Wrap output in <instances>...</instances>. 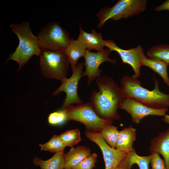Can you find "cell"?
Segmentation results:
<instances>
[{"label":"cell","mask_w":169,"mask_h":169,"mask_svg":"<svg viewBox=\"0 0 169 169\" xmlns=\"http://www.w3.org/2000/svg\"><path fill=\"white\" fill-rule=\"evenodd\" d=\"M98 90H93L90 99L92 105L101 118L108 120H119L117 110L124 98L120 87L111 77L104 76L95 79Z\"/></svg>","instance_id":"cell-1"},{"label":"cell","mask_w":169,"mask_h":169,"mask_svg":"<svg viewBox=\"0 0 169 169\" xmlns=\"http://www.w3.org/2000/svg\"><path fill=\"white\" fill-rule=\"evenodd\" d=\"M155 86L152 90L143 87L137 79L128 75L123 76L120 81L121 93L124 98H133L149 107L156 109H168L169 94L160 91L158 80L154 77Z\"/></svg>","instance_id":"cell-2"},{"label":"cell","mask_w":169,"mask_h":169,"mask_svg":"<svg viewBox=\"0 0 169 169\" xmlns=\"http://www.w3.org/2000/svg\"><path fill=\"white\" fill-rule=\"evenodd\" d=\"M9 27L17 36L19 44L6 62L10 60L17 62L19 65L18 71L33 56L39 57L42 50L39 46L37 37L33 34L28 22L23 21L20 24L12 23Z\"/></svg>","instance_id":"cell-3"},{"label":"cell","mask_w":169,"mask_h":169,"mask_svg":"<svg viewBox=\"0 0 169 169\" xmlns=\"http://www.w3.org/2000/svg\"><path fill=\"white\" fill-rule=\"evenodd\" d=\"M39 57V67L44 77L61 82L67 78L70 64L64 51H42Z\"/></svg>","instance_id":"cell-4"},{"label":"cell","mask_w":169,"mask_h":169,"mask_svg":"<svg viewBox=\"0 0 169 169\" xmlns=\"http://www.w3.org/2000/svg\"><path fill=\"white\" fill-rule=\"evenodd\" d=\"M67 120L79 122L85 126L86 131L100 132L105 126L112 124L113 120L100 117L94 109L90 102L77 105H71L64 109Z\"/></svg>","instance_id":"cell-5"},{"label":"cell","mask_w":169,"mask_h":169,"mask_svg":"<svg viewBox=\"0 0 169 169\" xmlns=\"http://www.w3.org/2000/svg\"><path fill=\"white\" fill-rule=\"evenodd\" d=\"M146 5L145 0H120L112 7H105L96 14L100 20L97 27L102 28L110 19L117 21L137 15L145 10Z\"/></svg>","instance_id":"cell-6"},{"label":"cell","mask_w":169,"mask_h":169,"mask_svg":"<svg viewBox=\"0 0 169 169\" xmlns=\"http://www.w3.org/2000/svg\"><path fill=\"white\" fill-rule=\"evenodd\" d=\"M37 37L42 51H64L71 39L68 32L55 21L46 25Z\"/></svg>","instance_id":"cell-7"},{"label":"cell","mask_w":169,"mask_h":169,"mask_svg":"<svg viewBox=\"0 0 169 169\" xmlns=\"http://www.w3.org/2000/svg\"><path fill=\"white\" fill-rule=\"evenodd\" d=\"M84 66L83 62L77 64L75 69L72 70L71 76L62 81L59 87L54 92L53 95H58L62 92H64L66 94L61 109H64L74 104L78 105L83 103V101L78 96L77 89L79 81L84 76L83 69Z\"/></svg>","instance_id":"cell-8"},{"label":"cell","mask_w":169,"mask_h":169,"mask_svg":"<svg viewBox=\"0 0 169 169\" xmlns=\"http://www.w3.org/2000/svg\"><path fill=\"white\" fill-rule=\"evenodd\" d=\"M105 46L111 52H117L120 56L122 62L130 65L134 71L132 77L135 79L140 75V69L143 66V61L146 57L143 48L140 45L130 49L126 50L117 46L112 40H105Z\"/></svg>","instance_id":"cell-9"},{"label":"cell","mask_w":169,"mask_h":169,"mask_svg":"<svg viewBox=\"0 0 169 169\" xmlns=\"http://www.w3.org/2000/svg\"><path fill=\"white\" fill-rule=\"evenodd\" d=\"M111 52L108 48L94 53L86 50L84 57L85 70L83 72V75L87 77L88 85L94 80L100 77L102 70L99 67L103 63L108 62L115 64L118 62L115 59L109 57Z\"/></svg>","instance_id":"cell-10"},{"label":"cell","mask_w":169,"mask_h":169,"mask_svg":"<svg viewBox=\"0 0 169 169\" xmlns=\"http://www.w3.org/2000/svg\"><path fill=\"white\" fill-rule=\"evenodd\" d=\"M85 136L100 149L105 162V169H114L127 156L128 152L117 150L109 146L105 141L100 132L86 131Z\"/></svg>","instance_id":"cell-11"},{"label":"cell","mask_w":169,"mask_h":169,"mask_svg":"<svg viewBox=\"0 0 169 169\" xmlns=\"http://www.w3.org/2000/svg\"><path fill=\"white\" fill-rule=\"evenodd\" d=\"M120 108L129 114L132 122L136 125L149 115L163 117L168 111V109H156L149 107L131 98H124Z\"/></svg>","instance_id":"cell-12"},{"label":"cell","mask_w":169,"mask_h":169,"mask_svg":"<svg viewBox=\"0 0 169 169\" xmlns=\"http://www.w3.org/2000/svg\"><path fill=\"white\" fill-rule=\"evenodd\" d=\"M149 151L151 154L161 155L166 168L169 169V128L151 139Z\"/></svg>","instance_id":"cell-13"},{"label":"cell","mask_w":169,"mask_h":169,"mask_svg":"<svg viewBox=\"0 0 169 169\" xmlns=\"http://www.w3.org/2000/svg\"><path fill=\"white\" fill-rule=\"evenodd\" d=\"M79 33L77 39L83 44L87 50L95 49L98 51L103 50L105 46V40L102 34L93 29L90 33L86 32L79 25Z\"/></svg>","instance_id":"cell-14"},{"label":"cell","mask_w":169,"mask_h":169,"mask_svg":"<svg viewBox=\"0 0 169 169\" xmlns=\"http://www.w3.org/2000/svg\"><path fill=\"white\" fill-rule=\"evenodd\" d=\"M91 154L90 148L85 146L72 147L65 154L64 169L74 168Z\"/></svg>","instance_id":"cell-15"},{"label":"cell","mask_w":169,"mask_h":169,"mask_svg":"<svg viewBox=\"0 0 169 169\" xmlns=\"http://www.w3.org/2000/svg\"><path fill=\"white\" fill-rule=\"evenodd\" d=\"M136 131L131 125L119 131L115 149L127 152L132 150L133 143L136 140Z\"/></svg>","instance_id":"cell-16"},{"label":"cell","mask_w":169,"mask_h":169,"mask_svg":"<svg viewBox=\"0 0 169 169\" xmlns=\"http://www.w3.org/2000/svg\"><path fill=\"white\" fill-rule=\"evenodd\" d=\"M151 154L141 156L137 154L135 149L128 152L127 156L118 165L122 169H131L134 164H137L139 169H149Z\"/></svg>","instance_id":"cell-17"},{"label":"cell","mask_w":169,"mask_h":169,"mask_svg":"<svg viewBox=\"0 0 169 169\" xmlns=\"http://www.w3.org/2000/svg\"><path fill=\"white\" fill-rule=\"evenodd\" d=\"M86 50V47L77 39L71 38L69 44L64 51L72 70L75 68L79 59L84 57Z\"/></svg>","instance_id":"cell-18"},{"label":"cell","mask_w":169,"mask_h":169,"mask_svg":"<svg viewBox=\"0 0 169 169\" xmlns=\"http://www.w3.org/2000/svg\"><path fill=\"white\" fill-rule=\"evenodd\" d=\"M65 154L64 151L56 153L46 160L35 157L33 160V162L41 169H64Z\"/></svg>","instance_id":"cell-19"},{"label":"cell","mask_w":169,"mask_h":169,"mask_svg":"<svg viewBox=\"0 0 169 169\" xmlns=\"http://www.w3.org/2000/svg\"><path fill=\"white\" fill-rule=\"evenodd\" d=\"M169 65L161 59L150 58L146 56L143 62V66L149 67L158 74L168 86H169V78L167 69Z\"/></svg>","instance_id":"cell-20"},{"label":"cell","mask_w":169,"mask_h":169,"mask_svg":"<svg viewBox=\"0 0 169 169\" xmlns=\"http://www.w3.org/2000/svg\"><path fill=\"white\" fill-rule=\"evenodd\" d=\"M146 57L161 59L169 64V45L163 44L153 46L146 52Z\"/></svg>","instance_id":"cell-21"},{"label":"cell","mask_w":169,"mask_h":169,"mask_svg":"<svg viewBox=\"0 0 169 169\" xmlns=\"http://www.w3.org/2000/svg\"><path fill=\"white\" fill-rule=\"evenodd\" d=\"M40 150L53 153L64 151L66 147L59 135H55L48 142L39 144Z\"/></svg>","instance_id":"cell-22"},{"label":"cell","mask_w":169,"mask_h":169,"mask_svg":"<svg viewBox=\"0 0 169 169\" xmlns=\"http://www.w3.org/2000/svg\"><path fill=\"white\" fill-rule=\"evenodd\" d=\"M100 132L106 143L115 149L119 133L117 127L112 124L109 125L103 128Z\"/></svg>","instance_id":"cell-23"},{"label":"cell","mask_w":169,"mask_h":169,"mask_svg":"<svg viewBox=\"0 0 169 169\" xmlns=\"http://www.w3.org/2000/svg\"><path fill=\"white\" fill-rule=\"evenodd\" d=\"M59 136L66 146L73 147L81 141L80 131L78 128L67 130Z\"/></svg>","instance_id":"cell-24"},{"label":"cell","mask_w":169,"mask_h":169,"mask_svg":"<svg viewBox=\"0 0 169 169\" xmlns=\"http://www.w3.org/2000/svg\"><path fill=\"white\" fill-rule=\"evenodd\" d=\"M68 120L66 113L64 109L51 113L48 118L49 123L51 125H61Z\"/></svg>","instance_id":"cell-25"},{"label":"cell","mask_w":169,"mask_h":169,"mask_svg":"<svg viewBox=\"0 0 169 169\" xmlns=\"http://www.w3.org/2000/svg\"><path fill=\"white\" fill-rule=\"evenodd\" d=\"M97 155L95 153H91L74 168L77 169H93L97 161Z\"/></svg>","instance_id":"cell-26"},{"label":"cell","mask_w":169,"mask_h":169,"mask_svg":"<svg viewBox=\"0 0 169 169\" xmlns=\"http://www.w3.org/2000/svg\"><path fill=\"white\" fill-rule=\"evenodd\" d=\"M151 169H167L164 161L160 156L158 153L151 154Z\"/></svg>","instance_id":"cell-27"},{"label":"cell","mask_w":169,"mask_h":169,"mask_svg":"<svg viewBox=\"0 0 169 169\" xmlns=\"http://www.w3.org/2000/svg\"><path fill=\"white\" fill-rule=\"evenodd\" d=\"M164 10L169 11V0L166 1L162 4L157 7L154 9V10L156 12H160Z\"/></svg>","instance_id":"cell-28"},{"label":"cell","mask_w":169,"mask_h":169,"mask_svg":"<svg viewBox=\"0 0 169 169\" xmlns=\"http://www.w3.org/2000/svg\"><path fill=\"white\" fill-rule=\"evenodd\" d=\"M162 120L165 123L169 124V115H165L162 119Z\"/></svg>","instance_id":"cell-29"},{"label":"cell","mask_w":169,"mask_h":169,"mask_svg":"<svg viewBox=\"0 0 169 169\" xmlns=\"http://www.w3.org/2000/svg\"><path fill=\"white\" fill-rule=\"evenodd\" d=\"M114 169H122L119 166L117 165L116 166Z\"/></svg>","instance_id":"cell-30"},{"label":"cell","mask_w":169,"mask_h":169,"mask_svg":"<svg viewBox=\"0 0 169 169\" xmlns=\"http://www.w3.org/2000/svg\"><path fill=\"white\" fill-rule=\"evenodd\" d=\"M76 169V168H70V169Z\"/></svg>","instance_id":"cell-31"},{"label":"cell","mask_w":169,"mask_h":169,"mask_svg":"<svg viewBox=\"0 0 169 169\" xmlns=\"http://www.w3.org/2000/svg\"></svg>","instance_id":"cell-32"}]
</instances>
